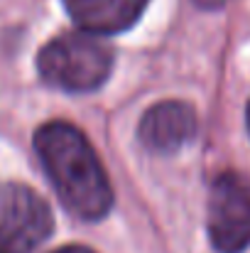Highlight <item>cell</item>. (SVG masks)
Listing matches in <instances>:
<instances>
[{
    "label": "cell",
    "instance_id": "cell-9",
    "mask_svg": "<svg viewBox=\"0 0 250 253\" xmlns=\"http://www.w3.org/2000/svg\"><path fill=\"white\" fill-rule=\"evenodd\" d=\"M248 128H250V106H248Z\"/></svg>",
    "mask_w": 250,
    "mask_h": 253
},
{
    "label": "cell",
    "instance_id": "cell-4",
    "mask_svg": "<svg viewBox=\"0 0 250 253\" xmlns=\"http://www.w3.org/2000/svg\"><path fill=\"white\" fill-rule=\"evenodd\" d=\"M209 236L221 253L250 246V182L238 172H223L211 184Z\"/></svg>",
    "mask_w": 250,
    "mask_h": 253
},
{
    "label": "cell",
    "instance_id": "cell-5",
    "mask_svg": "<svg viewBox=\"0 0 250 253\" xmlns=\"http://www.w3.org/2000/svg\"><path fill=\"white\" fill-rule=\"evenodd\" d=\"M196 133L194 108L181 101H165L150 108L140 123V140L155 153H177Z\"/></svg>",
    "mask_w": 250,
    "mask_h": 253
},
{
    "label": "cell",
    "instance_id": "cell-6",
    "mask_svg": "<svg viewBox=\"0 0 250 253\" xmlns=\"http://www.w3.org/2000/svg\"><path fill=\"white\" fill-rule=\"evenodd\" d=\"M74 22L96 35L128 30L145 10L147 0H64Z\"/></svg>",
    "mask_w": 250,
    "mask_h": 253
},
{
    "label": "cell",
    "instance_id": "cell-3",
    "mask_svg": "<svg viewBox=\"0 0 250 253\" xmlns=\"http://www.w3.org/2000/svg\"><path fill=\"white\" fill-rule=\"evenodd\" d=\"M47 202L25 184L0 189V253H35L52 234Z\"/></svg>",
    "mask_w": 250,
    "mask_h": 253
},
{
    "label": "cell",
    "instance_id": "cell-1",
    "mask_svg": "<svg viewBox=\"0 0 250 253\" xmlns=\"http://www.w3.org/2000/svg\"><path fill=\"white\" fill-rule=\"evenodd\" d=\"M35 150L62 204L83 221L108 214L113 189L108 174L79 128L54 121L35 133Z\"/></svg>",
    "mask_w": 250,
    "mask_h": 253
},
{
    "label": "cell",
    "instance_id": "cell-2",
    "mask_svg": "<svg viewBox=\"0 0 250 253\" xmlns=\"http://www.w3.org/2000/svg\"><path fill=\"white\" fill-rule=\"evenodd\" d=\"M110 49L91 35L64 32L37 57V69L47 84L64 91H93L110 74Z\"/></svg>",
    "mask_w": 250,
    "mask_h": 253
},
{
    "label": "cell",
    "instance_id": "cell-8",
    "mask_svg": "<svg viewBox=\"0 0 250 253\" xmlns=\"http://www.w3.org/2000/svg\"><path fill=\"white\" fill-rule=\"evenodd\" d=\"M199 2H218V0H199Z\"/></svg>",
    "mask_w": 250,
    "mask_h": 253
},
{
    "label": "cell",
    "instance_id": "cell-7",
    "mask_svg": "<svg viewBox=\"0 0 250 253\" xmlns=\"http://www.w3.org/2000/svg\"><path fill=\"white\" fill-rule=\"evenodd\" d=\"M54 253H93V251L81 249V246H67V249H59V251H54Z\"/></svg>",
    "mask_w": 250,
    "mask_h": 253
}]
</instances>
